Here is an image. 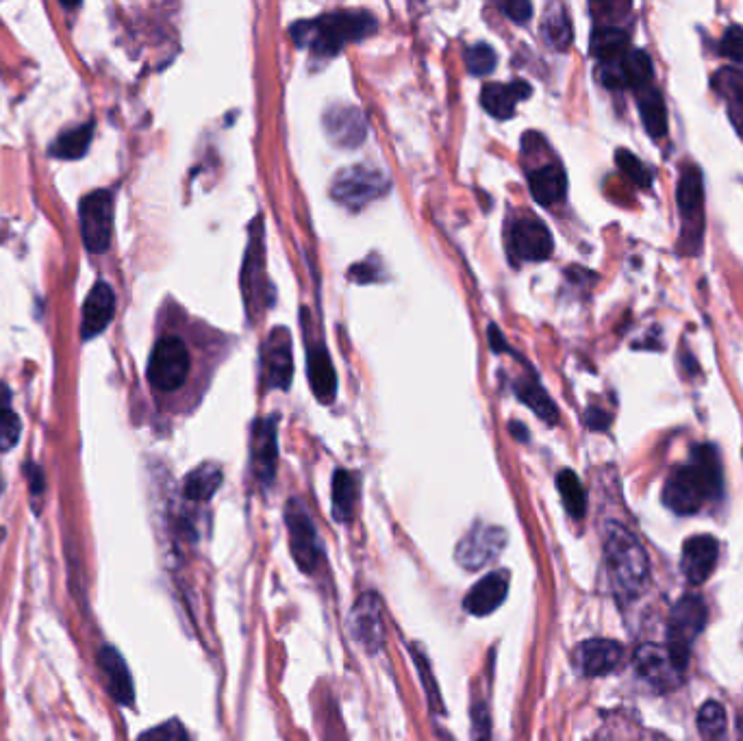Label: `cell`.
Wrapping results in <instances>:
<instances>
[{"instance_id":"6da1fadb","label":"cell","mask_w":743,"mask_h":741,"mask_svg":"<svg viewBox=\"0 0 743 741\" xmlns=\"http://www.w3.org/2000/svg\"><path fill=\"white\" fill-rule=\"evenodd\" d=\"M722 466L713 446L702 444L691 452V461L678 466L667 476L663 487V502L678 516H691L709 498L722 494Z\"/></svg>"},{"instance_id":"7a4b0ae2","label":"cell","mask_w":743,"mask_h":741,"mask_svg":"<svg viewBox=\"0 0 743 741\" xmlns=\"http://www.w3.org/2000/svg\"><path fill=\"white\" fill-rule=\"evenodd\" d=\"M376 31V18L368 11H333L316 20H300L289 27V35L300 48L313 55H337L346 44L359 42Z\"/></svg>"},{"instance_id":"3957f363","label":"cell","mask_w":743,"mask_h":741,"mask_svg":"<svg viewBox=\"0 0 743 741\" xmlns=\"http://www.w3.org/2000/svg\"><path fill=\"white\" fill-rule=\"evenodd\" d=\"M604 563L615 596L628 602L644 592L650 579L648 552L639 539L620 524L607 526L604 537Z\"/></svg>"},{"instance_id":"277c9868","label":"cell","mask_w":743,"mask_h":741,"mask_svg":"<svg viewBox=\"0 0 743 741\" xmlns=\"http://www.w3.org/2000/svg\"><path fill=\"white\" fill-rule=\"evenodd\" d=\"M707 605L700 596H685L676 602L667 626V650L680 670H687L691 646L707 624Z\"/></svg>"},{"instance_id":"5b68a950","label":"cell","mask_w":743,"mask_h":741,"mask_svg":"<svg viewBox=\"0 0 743 741\" xmlns=\"http://www.w3.org/2000/svg\"><path fill=\"white\" fill-rule=\"evenodd\" d=\"M190 368V350H187L183 339L176 335H166L159 339L153 353H150L148 383L163 394L176 392V389L185 385L187 376H190Z\"/></svg>"},{"instance_id":"8992f818","label":"cell","mask_w":743,"mask_h":741,"mask_svg":"<svg viewBox=\"0 0 743 741\" xmlns=\"http://www.w3.org/2000/svg\"><path fill=\"white\" fill-rule=\"evenodd\" d=\"M389 179L381 170L370 166H350L337 172L331 185V196L348 209H361L372 200L385 196Z\"/></svg>"},{"instance_id":"52a82bcc","label":"cell","mask_w":743,"mask_h":741,"mask_svg":"<svg viewBox=\"0 0 743 741\" xmlns=\"http://www.w3.org/2000/svg\"><path fill=\"white\" fill-rule=\"evenodd\" d=\"M285 524L289 531V550L305 574H313L322 561V542L309 511L298 498H292L285 507Z\"/></svg>"},{"instance_id":"ba28073f","label":"cell","mask_w":743,"mask_h":741,"mask_svg":"<svg viewBox=\"0 0 743 741\" xmlns=\"http://www.w3.org/2000/svg\"><path fill=\"white\" fill-rule=\"evenodd\" d=\"M676 200L680 218H683V242L691 246V253H694V248L700 246L704 226V187L702 174L696 166H689L680 174Z\"/></svg>"},{"instance_id":"9c48e42d","label":"cell","mask_w":743,"mask_h":741,"mask_svg":"<svg viewBox=\"0 0 743 741\" xmlns=\"http://www.w3.org/2000/svg\"><path fill=\"white\" fill-rule=\"evenodd\" d=\"M81 235L87 250L94 255L105 253L111 242L113 226V198L109 192L98 190L81 200Z\"/></svg>"},{"instance_id":"30bf717a","label":"cell","mask_w":743,"mask_h":741,"mask_svg":"<svg viewBox=\"0 0 743 741\" xmlns=\"http://www.w3.org/2000/svg\"><path fill=\"white\" fill-rule=\"evenodd\" d=\"M350 633L352 639L368 652L376 655L385 646V620H383V602L379 594L365 592L357 598L350 611Z\"/></svg>"},{"instance_id":"8fae6325","label":"cell","mask_w":743,"mask_h":741,"mask_svg":"<svg viewBox=\"0 0 743 741\" xmlns=\"http://www.w3.org/2000/svg\"><path fill=\"white\" fill-rule=\"evenodd\" d=\"M507 542V533L498 529V526L474 524L472 531L457 544L455 559L465 570H481L502 555Z\"/></svg>"},{"instance_id":"7c38bea8","label":"cell","mask_w":743,"mask_h":741,"mask_svg":"<svg viewBox=\"0 0 743 741\" xmlns=\"http://www.w3.org/2000/svg\"><path fill=\"white\" fill-rule=\"evenodd\" d=\"M598 79L609 90H641L652 81V61L644 50H628L598 68Z\"/></svg>"},{"instance_id":"4fadbf2b","label":"cell","mask_w":743,"mask_h":741,"mask_svg":"<svg viewBox=\"0 0 743 741\" xmlns=\"http://www.w3.org/2000/svg\"><path fill=\"white\" fill-rule=\"evenodd\" d=\"M633 663L637 674L644 678L648 685L659 689V692H672V689L683 683L685 670L678 668L667 646L659 644L639 646L633 657Z\"/></svg>"},{"instance_id":"5bb4252c","label":"cell","mask_w":743,"mask_h":741,"mask_svg":"<svg viewBox=\"0 0 743 741\" xmlns=\"http://www.w3.org/2000/svg\"><path fill=\"white\" fill-rule=\"evenodd\" d=\"M263 368H266V385L270 389H287L294 376L292 337L283 326H276L263 346Z\"/></svg>"},{"instance_id":"9a60e30c","label":"cell","mask_w":743,"mask_h":741,"mask_svg":"<svg viewBox=\"0 0 743 741\" xmlns=\"http://www.w3.org/2000/svg\"><path fill=\"white\" fill-rule=\"evenodd\" d=\"M324 131L331 142L339 148H357L365 142L368 135V122L363 111L350 105H335L324 113Z\"/></svg>"},{"instance_id":"2e32d148","label":"cell","mask_w":743,"mask_h":741,"mask_svg":"<svg viewBox=\"0 0 743 741\" xmlns=\"http://www.w3.org/2000/svg\"><path fill=\"white\" fill-rule=\"evenodd\" d=\"M624 648L613 639H587L574 650V661L585 676H607L622 663Z\"/></svg>"},{"instance_id":"e0dca14e","label":"cell","mask_w":743,"mask_h":741,"mask_svg":"<svg viewBox=\"0 0 743 741\" xmlns=\"http://www.w3.org/2000/svg\"><path fill=\"white\" fill-rule=\"evenodd\" d=\"M250 457H253V472L257 481L270 485L276 474V459H279V446H276V418H261L253 426V442H250Z\"/></svg>"},{"instance_id":"ac0fdd59","label":"cell","mask_w":743,"mask_h":741,"mask_svg":"<svg viewBox=\"0 0 743 741\" xmlns=\"http://www.w3.org/2000/svg\"><path fill=\"white\" fill-rule=\"evenodd\" d=\"M717 555H720V544L711 535H696L689 537L683 546V574L687 576L689 583L702 585L709 579L715 570Z\"/></svg>"},{"instance_id":"d6986e66","label":"cell","mask_w":743,"mask_h":741,"mask_svg":"<svg viewBox=\"0 0 743 741\" xmlns=\"http://www.w3.org/2000/svg\"><path fill=\"white\" fill-rule=\"evenodd\" d=\"M552 235L539 220H520L511 231V250L522 261H546L552 255Z\"/></svg>"},{"instance_id":"ffe728a7","label":"cell","mask_w":743,"mask_h":741,"mask_svg":"<svg viewBox=\"0 0 743 741\" xmlns=\"http://www.w3.org/2000/svg\"><path fill=\"white\" fill-rule=\"evenodd\" d=\"M509 594V572L498 570L483 576L463 600V609L476 615V618H485V615L494 613Z\"/></svg>"},{"instance_id":"44dd1931","label":"cell","mask_w":743,"mask_h":741,"mask_svg":"<svg viewBox=\"0 0 743 741\" xmlns=\"http://www.w3.org/2000/svg\"><path fill=\"white\" fill-rule=\"evenodd\" d=\"M98 668L100 674L105 678L107 692L111 698L122 707H131L135 702V689H133V678L127 668V663L120 657V652L111 646L100 648L98 652Z\"/></svg>"},{"instance_id":"7402d4cb","label":"cell","mask_w":743,"mask_h":741,"mask_svg":"<svg viewBox=\"0 0 743 741\" xmlns=\"http://www.w3.org/2000/svg\"><path fill=\"white\" fill-rule=\"evenodd\" d=\"M113 313H116V294H113L109 283L98 281L83 305L81 322L83 339H92L103 333L113 320Z\"/></svg>"},{"instance_id":"603a6c76","label":"cell","mask_w":743,"mask_h":741,"mask_svg":"<svg viewBox=\"0 0 743 741\" xmlns=\"http://www.w3.org/2000/svg\"><path fill=\"white\" fill-rule=\"evenodd\" d=\"M531 92V85L520 79L511 83H489L483 87L481 103L494 118L509 120L515 113V105L531 96Z\"/></svg>"},{"instance_id":"cb8c5ba5","label":"cell","mask_w":743,"mask_h":741,"mask_svg":"<svg viewBox=\"0 0 743 741\" xmlns=\"http://www.w3.org/2000/svg\"><path fill=\"white\" fill-rule=\"evenodd\" d=\"M257 220V229L255 237L250 242L246 250V263H244V272H242V287H244V298H246V307L248 311H253V320H255V311H257V300L261 298V290H266L268 281H266V272H263V235L259 229Z\"/></svg>"},{"instance_id":"d4e9b609","label":"cell","mask_w":743,"mask_h":741,"mask_svg":"<svg viewBox=\"0 0 743 741\" xmlns=\"http://www.w3.org/2000/svg\"><path fill=\"white\" fill-rule=\"evenodd\" d=\"M307 374H309V385L311 392L316 394L320 403L329 405L335 400L337 394V374L333 368L331 355L326 353L322 344H316L309 348L307 353Z\"/></svg>"},{"instance_id":"484cf974","label":"cell","mask_w":743,"mask_h":741,"mask_svg":"<svg viewBox=\"0 0 743 741\" xmlns=\"http://www.w3.org/2000/svg\"><path fill=\"white\" fill-rule=\"evenodd\" d=\"M528 185H531V194L539 205L550 207L563 200L565 190H568V177L557 163H548L528 174Z\"/></svg>"},{"instance_id":"4316f807","label":"cell","mask_w":743,"mask_h":741,"mask_svg":"<svg viewBox=\"0 0 743 741\" xmlns=\"http://www.w3.org/2000/svg\"><path fill=\"white\" fill-rule=\"evenodd\" d=\"M222 479H224V474L218 463H213V461L200 463L198 468H194L190 474L185 476L183 496L194 502H207L220 489Z\"/></svg>"},{"instance_id":"83f0119b","label":"cell","mask_w":743,"mask_h":741,"mask_svg":"<svg viewBox=\"0 0 743 741\" xmlns=\"http://www.w3.org/2000/svg\"><path fill=\"white\" fill-rule=\"evenodd\" d=\"M333 518L342 524H348L355 518V505L359 498V481L357 476L348 470H335L333 474Z\"/></svg>"},{"instance_id":"f1b7e54d","label":"cell","mask_w":743,"mask_h":741,"mask_svg":"<svg viewBox=\"0 0 743 741\" xmlns=\"http://www.w3.org/2000/svg\"><path fill=\"white\" fill-rule=\"evenodd\" d=\"M637 103H639V113H641V120H644L646 131L654 137V140H661V137L667 133V109H665L661 92L652 85L641 87V90H637Z\"/></svg>"},{"instance_id":"f546056e","label":"cell","mask_w":743,"mask_h":741,"mask_svg":"<svg viewBox=\"0 0 743 741\" xmlns=\"http://www.w3.org/2000/svg\"><path fill=\"white\" fill-rule=\"evenodd\" d=\"M628 46L631 42H628L626 31L617 27H600L591 35V55L598 57L600 64L626 55L631 50Z\"/></svg>"},{"instance_id":"4dcf8cb0","label":"cell","mask_w":743,"mask_h":741,"mask_svg":"<svg viewBox=\"0 0 743 741\" xmlns=\"http://www.w3.org/2000/svg\"><path fill=\"white\" fill-rule=\"evenodd\" d=\"M515 394L522 400L526 407H531L537 418H541L548 424L559 422V409L552 403V398L546 394V389L535 381H522L515 385Z\"/></svg>"},{"instance_id":"1f68e13d","label":"cell","mask_w":743,"mask_h":741,"mask_svg":"<svg viewBox=\"0 0 743 741\" xmlns=\"http://www.w3.org/2000/svg\"><path fill=\"white\" fill-rule=\"evenodd\" d=\"M557 487H559L565 511L570 513V518L583 520L585 511H587V496L581 485V479H578L572 470H561L557 474Z\"/></svg>"},{"instance_id":"d6a6232c","label":"cell","mask_w":743,"mask_h":741,"mask_svg":"<svg viewBox=\"0 0 743 741\" xmlns=\"http://www.w3.org/2000/svg\"><path fill=\"white\" fill-rule=\"evenodd\" d=\"M572 22L565 14L563 7H552L548 11V16L544 20V40L554 48V50H568L572 44Z\"/></svg>"},{"instance_id":"836d02e7","label":"cell","mask_w":743,"mask_h":741,"mask_svg":"<svg viewBox=\"0 0 743 741\" xmlns=\"http://www.w3.org/2000/svg\"><path fill=\"white\" fill-rule=\"evenodd\" d=\"M698 731L704 741H726V711L720 702H704L698 713Z\"/></svg>"},{"instance_id":"e575fe53","label":"cell","mask_w":743,"mask_h":741,"mask_svg":"<svg viewBox=\"0 0 743 741\" xmlns=\"http://www.w3.org/2000/svg\"><path fill=\"white\" fill-rule=\"evenodd\" d=\"M22 424L18 413L11 409V392L9 387L0 383V448L9 450L18 444Z\"/></svg>"},{"instance_id":"d590c367","label":"cell","mask_w":743,"mask_h":741,"mask_svg":"<svg viewBox=\"0 0 743 741\" xmlns=\"http://www.w3.org/2000/svg\"><path fill=\"white\" fill-rule=\"evenodd\" d=\"M94 127L92 124H83V127L68 131L59 137L55 146L50 148V153L59 159H79L85 155V150L90 148Z\"/></svg>"},{"instance_id":"8d00e7d4","label":"cell","mask_w":743,"mask_h":741,"mask_svg":"<svg viewBox=\"0 0 743 741\" xmlns=\"http://www.w3.org/2000/svg\"><path fill=\"white\" fill-rule=\"evenodd\" d=\"M411 655H413V661L415 665H418V672H420V678L424 683V689H426V696H428V705H431L433 711H444V702H442V696H439L437 692V683H435V676L431 672V663H428L424 650L420 646H411Z\"/></svg>"},{"instance_id":"74e56055","label":"cell","mask_w":743,"mask_h":741,"mask_svg":"<svg viewBox=\"0 0 743 741\" xmlns=\"http://www.w3.org/2000/svg\"><path fill=\"white\" fill-rule=\"evenodd\" d=\"M465 64H468L470 74H476V77H483V74H489L498 64V55L496 50L491 48L485 42H478L468 48L465 53Z\"/></svg>"},{"instance_id":"f35d334b","label":"cell","mask_w":743,"mask_h":741,"mask_svg":"<svg viewBox=\"0 0 743 741\" xmlns=\"http://www.w3.org/2000/svg\"><path fill=\"white\" fill-rule=\"evenodd\" d=\"M615 161L628 179H633L639 187H650V183H652L650 170L633 153H628V150H617Z\"/></svg>"},{"instance_id":"ab89813d","label":"cell","mask_w":743,"mask_h":741,"mask_svg":"<svg viewBox=\"0 0 743 741\" xmlns=\"http://www.w3.org/2000/svg\"><path fill=\"white\" fill-rule=\"evenodd\" d=\"M137 741H192L187 728L179 720H168L155 728H150Z\"/></svg>"},{"instance_id":"60d3db41","label":"cell","mask_w":743,"mask_h":741,"mask_svg":"<svg viewBox=\"0 0 743 741\" xmlns=\"http://www.w3.org/2000/svg\"><path fill=\"white\" fill-rule=\"evenodd\" d=\"M720 53L728 57L730 61H737V64H743V27H728L726 33L720 40Z\"/></svg>"},{"instance_id":"b9f144b4","label":"cell","mask_w":743,"mask_h":741,"mask_svg":"<svg viewBox=\"0 0 743 741\" xmlns=\"http://www.w3.org/2000/svg\"><path fill=\"white\" fill-rule=\"evenodd\" d=\"M376 268H381L379 266V261H372V259H368V261H363V263H359V266H355V268H350V276H352V281H357V283H372V281H381L383 279V272L381 270H376Z\"/></svg>"},{"instance_id":"7bdbcfd3","label":"cell","mask_w":743,"mask_h":741,"mask_svg":"<svg viewBox=\"0 0 743 741\" xmlns=\"http://www.w3.org/2000/svg\"><path fill=\"white\" fill-rule=\"evenodd\" d=\"M500 9L505 11V14L518 24H524L531 20L533 16V5L526 3V0H511V3H502Z\"/></svg>"},{"instance_id":"ee69618b","label":"cell","mask_w":743,"mask_h":741,"mask_svg":"<svg viewBox=\"0 0 743 741\" xmlns=\"http://www.w3.org/2000/svg\"><path fill=\"white\" fill-rule=\"evenodd\" d=\"M585 424L591 431H604L611 424V416L600 407H589L585 413Z\"/></svg>"},{"instance_id":"f6af8a7d","label":"cell","mask_w":743,"mask_h":741,"mask_svg":"<svg viewBox=\"0 0 743 741\" xmlns=\"http://www.w3.org/2000/svg\"><path fill=\"white\" fill-rule=\"evenodd\" d=\"M474 741H489V718L483 707L474 709Z\"/></svg>"},{"instance_id":"bcb514c9","label":"cell","mask_w":743,"mask_h":741,"mask_svg":"<svg viewBox=\"0 0 743 741\" xmlns=\"http://www.w3.org/2000/svg\"><path fill=\"white\" fill-rule=\"evenodd\" d=\"M489 344H491V350H494V353H505V350L509 348L507 342H505V337H502V333L496 329L494 324L489 326Z\"/></svg>"},{"instance_id":"7dc6e473","label":"cell","mask_w":743,"mask_h":741,"mask_svg":"<svg viewBox=\"0 0 743 741\" xmlns=\"http://www.w3.org/2000/svg\"><path fill=\"white\" fill-rule=\"evenodd\" d=\"M27 472H29V476H31V489H33L35 494H40V492H42V472H40V468H37V466H29Z\"/></svg>"},{"instance_id":"c3c4849f","label":"cell","mask_w":743,"mask_h":741,"mask_svg":"<svg viewBox=\"0 0 743 741\" xmlns=\"http://www.w3.org/2000/svg\"><path fill=\"white\" fill-rule=\"evenodd\" d=\"M509 433L518 439V442H528V429L522 422H511L509 424Z\"/></svg>"}]
</instances>
